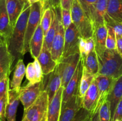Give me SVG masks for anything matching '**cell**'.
I'll use <instances>...</instances> for the list:
<instances>
[{
  "mask_svg": "<svg viewBox=\"0 0 122 121\" xmlns=\"http://www.w3.org/2000/svg\"><path fill=\"white\" fill-rule=\"evenodd\" d=\"M81 60L83 67L88 72L95 76V77L98 75L99 62L95 50L91 52L84 59H81Z\"/></svg>",
  "mask_w": 122,
  "mask_h": 121,
  "instance_id": "cell-26",
  "label": "cell"
},
{
  "mask_svg": "<svg viewBox=\"0 0 122 121\" xmlns=\"http://www.w3.org/2000/svg\"><path fill=\"white\" fill-rule=\"evenodd\" d=\"M107 27L106 23L95 26L94 28L93 39L95 43V50L97 53L106 49V40L107 37Z\"/></svg>",
  "mask_w": 122,
  "mask_h": 121,
  "instance_id": "cell-23",
  "label": "cell"
},
{
  "mask_svg": "<svg viewBox=\"0 0 122 121\" xmlns=\"http://www.w3.org/2000/svg\"><path fill=\"white\" fill-rule=\"evenodd\" d=\"M122 98V76L116 79L112 90L108 94L107 100L110 106L112 121L117 106Z\"/></svg>",
  "mask_w": 122,
  "mask_h": 121,
  "instance_id": "cell-21",
  "label": "cell"
},
{
  "mask_svg": "<svg viewBox=\"0 0 122 121\" xmlns=\"http://www.w3.org/2000/svg\"><path fill=\"white\" fill-rule=\"evenodd\" d=\"M98 99V90L94 78L83 99L82 100L81 106L82 107L89 111L91 113L93 114L97 112Z\"/></svg>",
  "mask_w": 122,
  "mask_h": 121,
  "instance_id": "cell-12",
  "label": "cell"
},
{
  "mask_svg": "<svg viewBox=\"0 0 122 121\" xmlns=\"http://www.w3.org/2000/svg\"><path fill=\"white\" fill-rule=\"evenodd\" d=\"M104 21L106 24L111 26L114 28L115 31L116 37H122V23L117 22L114 21L113 19H111L109 16L107 14L104 16Z\"/></svg>",
  "mask_w": 122,
  "mask_h": 121,
  "instance_id": "cell-34",
  "label": "cell"
},
{
  "mask_svg": "<svg viewBox=\"0 0 122 121\" xmlns=\"http://www.w3.org/2000/svg\"><path fill=\"white\" fill-rule=\"evenodd\" d=\"M8 100V94L0 99V119L2 121H5V111Z\"/></svg>",
  "mask_w": 122,
  "mask_h": 121,
  "instance_id": "cell-38",
  "label": "cell"
},
{
  "mask_svg": "<svg viewBox=\"0 0 122 121\" xmlns=\"http://www.w3.org/2000/svg\"><path fill=\"white\" fill-rule=\"evenodd\" d=\"M49 98L46 91L43 89L36 100L24 111L23 119L27 121H41L47 113Z\"/></svg>",
  "mask_w": 122,
  "mask_h": 121,
  "instance_id": "cell-5",
  "label": "cell"
},
{
  "mask_svg": "<svg viewBox=\"0 0 122 121\" xmlns=\"http://www.w3.org/2000/svg\"><path fill=\"white\" fill-rule=\"evenodd\" d=\"M63 88L61 87L53 99L49 103L47 110V121H59L61 109Z\"/></svg>",
  "mask_w": 122,
  "mask_h": 121,
  "instance_id": "cell-19",
  "label": "cell"
},
{
  "mask_svg": "<svg viewBox=\"0 0 122 121\" xmlns=\"http://www.w3.org/2000/svg\"><path fill=\"white\" fill-rule=\"evenodd\" d=\"M26 121V120L25 119H22V121Z\"/></svg>",
  "mask_w": 122,
  "mask_h": 121,
  "instance_id": "cell-51",
  "label": "cell"
},
{
  "mask_svg": "<svg viewBox=\"0 0 122 121\" xmlns=\"http://www.w3.org/2000/svg\"><path fill=\"white\" fill-rule=\"evenodd\" d=\"M30 11V4L27 2L13 28L10 37L7 42L8 51L13 58V66L14 64L15 65L19 59H21L20 57L24 56V40Z\"/></svg>",
  "mask_w": 122,
  "mask_h": 121,
  "instance_id": "cell-1",
  "label": "cell"
},
{
  "mask_svg": "<svg viewBox=\"0 0 122 121\" xmlns=\"http://www.w3.org/2000/svg\"><path fill=\"white\" fill-rule=\"evenodd\" d=\"M86 16L92 21L94 6L97 0H77Z\"/></svg>",
  "mask_w": 122,
  "mask_h": 121,
  "instance_id": "cell-32",
  "label": "cell"
},
{
  "mask_svg": "<svg viewBox=\"0 0 122 121\" xmlns=\"http://www.w3.org/2000/svg\"><path fill=\"white\" fill-rule=\"evenodd\" d=\"M61 21L66 30L73 23L71 10L61 9Z\"/></svg>",
  "mask_w": 122,
  "mask_h": 121,
  "instance_id": "cell-35",
  "label": "cell"
},
{
  "mask_svg": "<svg viewBox=\"0 0 122 121\" xmlns=\"http://www.w3.org/2000/svg\"><path fill=\"white\" fill-rule=\"evenodd\" d=\"M64 37L65 29L62 24L60 19L58 30L53 39L51 49V53L52 59L57 64L60 62L62 58L64 46Z\"/></svg>",
  "mask_w": 122,
  "mask_h": 121,
  "instance_id": "cell-11",
  "label": "cell"
},
{
  "mask_svg": "<svg viewBox=\"0 0 122 121\" xmlns=\"http://www.w3.org/2000/svg\"><path fill=\"white\" fill-rule=\"evenodd\" d=\"M44 32L40 23L33 34L29 44V52L33 58H37L40 55L44 45Z\"/></svg>",
  "mask_w": 122,
  "mask_h": 121,
  "instance_id": "cell-22",
  "label": "cell"
},
{
  "mask_svg": "<svg viewBox=\"0 0 122 121\" xmlns=\"http://www.w3.org/2000/svg\"><path fill=\"white\" fill-rule=\"evenodd\" d=\"M53 19V11L50 7H47L43 10L42 15L41 25L44 32V36H45L51 26Z\"/></svg>",
  "mask_w": 122,
  "mask_h": 121,
  "instance_id": "cell-30",
  "label": "cell"
},
{
  "mask_svg": "<svg viewBox=\"0 0 122 121\" xmlns=\"http://www.w3.org/2000/svg\"><path fill=\"white\" fill-rule=\"evenodd\" d=\"M48 80L45 90L48 93L49 98V103L52 101L56 94L61 87L62 78L60 70L58 65L56 69L50 74L47 75Z\"/></svg>",
  "mask_w": 122,
  "mask_h": 121,
  "instance_id": "cell-15",
  "label": "cell"
},
{
  "mask_svg": "<svg viewBox=\"0 0 122 121\" xmlns=\"http://www.w3.org/2000/svg\"><path fill=\"white\" fill-rule=\"evenodd\" d=\"M33 64H34L36 71V83H39V82L42 81L43 79L44 75L42 71V68L37 58H34Z\"/></svg>",
  "mask_w": 122,
  "mask_h": 121,
  "instance_id": "cell-39",
  "label": "cell"
},
{
  "mask_svg": "<svg viewBox=\"0 0 122 121\" xmlns=\"http://www.w3.org/2000/svg\"><path fill=\"white\" fill-rule=\"evenodd\" d=\"M107 14L114 21L122 23V0H108Z\"/></svg>",
  "mask_w": 122,
  "mask_h": 121,
  "instance_id": "cell-28",
  "label": "cell"
},
{
  "mask_svg": "<svg viewBox=\"0 0 122 121\" xmlns=\"http://www.w3.org/2000/svg\"><path fill=\"white\" fill-rule=\"evenodd\" d=\"M27 1H28V2H29L30 4L31 5L33 3H35V2H38V1H39V0H27Z\"/></svg>",
  "mask_w": 122,
  "mask_h": 121,
  "instance_id": "cell-47",
  "label": "cell"
},
{
  "mask_svg": "<svg viewBox=\"0 0 122 121\" xmlns=\"http://www.w3.org/2000/svg\"><path fill=\"white\" fill-rule=\"evenodd\" d=\"M112 121H122L121 120H119V119H115V120H113Z\"/></svg>",
  "mask_w": 122,
  "mask_h": 121,
  "instance_id": "cell-50",
  "label": "cell"
},
{
  "mask_svg": "<svg viewBox=\"0 0 122 121\" xmlns=\"http://www.w3.org/2000/svg\"><path fill=\"white\" fill-rule=\"evenodd\" d=\"M42 81L35 84L28 83L26 86L20 88L19 100L23 106L24 111L27 110L39 97L42 90Z\"/></svg>",
  "mask_w": 122,
  "mask_h": 121,
  "instance_id": "cell-8",
  "label": "cell"
},
{
  "mask_svg": "<svg viewBox=\"0 0 122 121\" xmlns=\"http://www.w3.org/2000/svg\"><path fill=\"white\" fill-rule=\"evenodd\" d=\"M9 76H5L0 81V99L8 94V90L10 89Z\"/></svg>",
  "mask_w": 122,
  "mask_h": 121,
  "instance_id": "cell-37",
  "label": "cell"
},
{
  "mask_svg": "<svg viewBox=\"0 0 122 121\" xmlns=\"http://www.w3.org/2000/svg\"><path fill=\"white\" fill-rule=\"evenodd\" d=\"M82 69H83V65L81 59L73 76L69 82L66 87L63 90L61 106L65 104L73 96L77 94L81 76H82Z\"/></svg>",
  "mask_w": 122,
  "mask_h": 121,
  "instance_id": "cell-10",
  "label": "cell"
},
{
  "mask_svg": "<svg viewBox=\"0 0 122 121\" xmlns=\"http://www.w3.org/2000/svg\"><path fill=\"white\" fill-rule=\"evenodd\" d=\"M0 121H2V120L1 119H0Z\"/></svg>",
  "mask_w": 122,
  "mask_h": 121,
  "instance_id": "cell-52",
  "label": "cell"
},
{
  "mask_svg": "<svg viewBox=\"0 0 122 121\" xmlns=\"http://www.w3.org/2000/svg\"><path fill=\"white\" fill-rule=\"evenodd\" d=\"M99 110L95 112L93 114L91 113L92 115V121H100V118H99Z\"/></svg>",
  "mask_w": 122,
  "mask_h": 121,
  "instance_id": "cell-44",
  "label": "cell"
},
{
  "mask_svg": "<svg viewBox=\"0 0 122 121\" xmlns=\"http://www.w3.org/2000/svg\"><path fill=\"white\" fill-rule=\"evenodd\" d=\"M97 54L99 62L98 75L108 76L115 79L122 76V57L116 50L106 48Z\"/></svg>",
  "mask_w": 122,
  "mask_h": 121,
  "instance_id": "cell-2",
  "label": "cell"
},
{
  "mask_svg": "<svg viewBox=\"0 0 122 121\" xmlns=\"http://www.w3.org/2000/svg\"><path fill=\"white\" fill-rule=\"evenodd\" d=\"M13 66V60L9 52L6 42L0 43V81L10 75Z\"/></svg>",
  "mask_w": 122,
  "mask_h": 121,
  "instance_id": "cell-13",
  "label": "cell"
},
{
  "mask_svg": "<svg viewBox=\"0 0 122 121\" xmlns=\"http://www.w3.org/2000/svg\"><path fill=\"white\" fill-rule=\"evenodd\" d=\"M26 75V67L22 59H19L14 67L13 78L10 84V88L19 91L23 78Z\"/></svg>",
  "mask_w": 122,
  "mask_h": 121,
  "instance_id": "cell-25",
  "label": "cell"
},
{
  "mask_svg": "<svg viewBox=\"0 0 122 121\" xmlns=\"http://www.w3.org/2000/svg\"><path fill=\"white\" fill-rule=\"evenodd\" d=\"M81 107V102L79 100L76 94L61 106L59 121H71Z\"/></svg>",
  "mask_w": 122,
  "mask_h": 121,
  "instance_id": "cell-14",
  "label": "cell"
},
{
  "mask_svg": "<svg viewBox=\"0 0 122 121\" xmlns=\"http://www.w3.org/2000/svg\"><path fill=\"white\" fill-rule=\"evenodd\" d=\"M5 2L10 24L14 28L28 1L27 0H5Z\"/></svg>",
  "mask_w": 122,
  "mask_h": 121,
  "instance_id": "cell-17",
  "label": "cell"
},
{
  "mask_svg": "<svg viewBox=\"0 0 122 121\" xmlns=\"http://www.w3.org/2000/svg\"><path fill=\"white\" fill-rule=\"evenodd\" d=\"M26 77L27 80H29V84L36 83V71L33 62H30L27 64L26 68Z\"/></svg>",
  "mask_w": 122,
  "mask_h": 121,
  "instance_id": "cell-36",
  "label": "cell"
},
{
  "mask_svg": "<svg viewBox=\"0 0 122 121\" xmlns=\"http://www.w3.org/2000/svg\"><path fill=\"white\" fill-rule=\"evenodd\" d=\"M108 0H97L93 8L92 23L95 26L105 24L104 16L107 13Z\"/></svg>",
  "mask_w": 122,
  "mask_h": 121,
  "instance_id": "cell-24",
  "label": "cell"
},
{
  "mask_svg": "<svg viewBox=\"0 0 122 121\" xmlns=\"http://www.w3.org/2000/svg\"><path fill=\"white\" fill-rule=\"evenodd\" d=\"M41 121H47V113L44 116V117H43V119H42Z\"/></svg>",
  "mask_w": 122,
  "mask_h": 121,
  "instance_id": "cell-48",
  "label": "cell"
},
{
  "mask_svg": "<svg viewBox=\"0 0 122 121\" xmlns=\"http://www.w3.org/2000/svg\"><path fill=\"white\" fill-rule=\"evenodd\" d=\"M115 119H119L122 121V98L117 106L112 121Z\"/></svg>",
  "mask_w": 122,
  "mask_h": 121,
  "instance_id": "cell-41",
  "label": "cell"
},
{
  "mask_svg": "<svg viewBox=\"0 0 122 121\" xmlns=\"http://www.w3.org/2000/svg\"><path fill=\"white\" fill-rule=\"evenodd\" d=\"M37 59L41 66L44 75H47L51 73L58 64L52 59L51 51L48 49L44 42L40 55Z\"/></svg>",
  "mask_w": 122,
  "mask_h": 121,
  "instance_id": "cell-18",
  "label": "cell"
},
{
  "mask_svg": "<svg viewBox=\"0 0 122 121\" xmlns=\"http://www.w3.org/2000/svg\"><path fill=\"white\" fill-rule=\"evenodd\" d=\"M72 22L78 30L81 37L88 39L93 36L94 26L86 16L77 0H73L71 8Z\"/></svg>",
  "mask_w": 122,
  "mask_h": 121,
  "instance_id": "cell-3",
  "label": "cell"
},
{
  "mask_svg": "<svg viewBox=\"0 0 122 121\" xmlns=\"http://www.w3.org/2000/svg\"><path fill=\"white\" fill-rule=\"evenodd\" d=\"M39 1H40L41 3L42 6L43 8V10H44V9H45V8H46V7H47L49 0H39Z\"/></svg>",
  "mask_w": 122,
  "mask_h": 121,
  "instance_id": "cell-45",
  "label": "cell"
},
{
  "mask_svg": "<svg viewBox=\"0 0 122 121\" xmlns=\"http://www.w3.org/2000/svg\"><path fill=\"white\" fill-rule=\"evenodd\" d=\"M89 114V111L82 107L71 121H84Z\"/></svg>",
  "mask_w": 122,
  "mask_h": 121,
  "instance_id": "cell-40",
  "label": "cell"
},
{
  "mask_svg": "<svg viewBox=\"0 0 122 121\" xmlns=\"http://www.w3.org/2000/svg\"><path fill=\"white\" fill-rule=\"evenodd\" d=\"M95 76L88 72L84 68L82 69V76H81V81L77 92V97L80 102L82 103V100L85 95L86 93L88 91L89 86L94 81Z\"/></svg>",
  "mask_w": 122,
  "mask_h": 121,
  "instance_id": "cell-27",
  "label": "cell"
},
{
  "mask_svg": "<svg viewBox=\"0 0 122 121\" xmlns=\"http://www.w3.org/2000/svg\"><path fill=\"white\" fill-rule=\"evenodd\" d=\"M116 51L122 57V37H116Z\"/></svg>",
  "mask_w": 122,
  "mask_h": 121,
  "instance_id": "cell-43",
  "label": "cell"
},
{
  "mask_svg": "<svg viewBox=\"0 0 122 121\" xmlns=\"http://www.w3.org/2000/svg\"><path fill=\"white\" fill-rule=\"evenodd\" d=\"M80 60L81 55L79 53H77L63 58L57 64L61 74V87L63 88L66 87L69 82L73 76Z\"/></svg>",
  "mask_w": 122,
  "mask_h": 121,
  "instance_id": "cell-6",
  "label": "cell"
},
{
  "mask_svg": "<svg viewBox=\"0 0 122 121\" xmlns=\"http://www.w3.org/2000/svg\"><path fill=\"white\" fill-rule=\"evenodd\" d=\"M42 12L43 8L40 1L30 5V11L27 21L24 40V55L30 51V42L36 30L41 23Z\"/></svg>",
  "mask_w": 122,
  "mask_h": 121,
  "instance_id": "cell-4",
  "label": "cell"
},
{
  "mask_svg": "<svg viewBox=\"0 0 122 121\" xmlns=\"http://www.w3.org/2000/svg\"><path fill=\"white\" fill-rule=\"evenodd\" d=\"M106 25L108 30L106 44V48L109 50H116V35L115 31L113 27Z\"/></svg>",
  "mask_w": 122,
  "mask_h": 121,
  "instance_id": "cell-31",
  "label": "cell"
},
{
  "mask_svg": "<svg viewBox=\"0 0 122 121\" xmlns=\"http://www.w3.org/2000/svg\"><path fill=\"white\" fill-rule=\"evenodd\" d=\"M79 49L81 58L84 59L91 52L95 50V43L93 37L88 39L80 37Z\"/></svg>",
  "mask_w": 122,
  "mask_h": 121,
  "instance_id": "cell-29",
  "label": "cell"
},
{
  "mask_svg": "<svg viewBox=\"0 0 122 121\" xmlns=\"http://www.w3.org/2000/svg\"><path fill=\"white\" fill-rule=\"evenodd\" d=\"M95 80L98 90L99 99L97 111L100 110L101 105L107 100L108 94L112 90L116 79L103 75H98L95 77Z\"/></svg>",
  "mask_w": 122,
  "mask_h": 121,
  "instance_id": "cell-9",
  "label": "cell"
},
{
  "mask_svg": "<svg viewBox=\"0 0 122 121\" xmlns=\"http://www.w3.org/2000/svg\"><path fill=\"white\" fill-rule=\"evenodd\" d=\"M19 101V91L10 88L8 91V100L5 111V118L7 121H16Z\"/></svg>",
  "mask_w": 122,
  "mask_h": 121,
  "instance_id": "cell-20",
  "label": "cell"
},
{
  "mask_svg": "<svg viewBox=\"0 0 122 121\" xmlns=\"http://www.w3.org/2000/svg\"><path fill=\"white\" fill-rule=\"evenodd\" d=\"M73 0H61V8L62 9L71 10Z\"/></svg>",
  "mask_w": 122,
  "mask_h": 121,
  "instance_id": "cell-42",
  "label": "cell"
},
{
  "mask_svg": "<svg viewBox=\"0 0 122 121\" xmlns=\"http://www.w3.org/2000/svg\"><path fill=\"white\" fill-rule=\"evenodd\" d=\"M13 30L6 8L5 0H0V37L7 42Z\"/></svg>",
  "mask_w": 122,
  "mask_h": 121,
  "instance_id": "cell-16",
  "label": "cell"
},
{
  "mask_svg": "<svg viewBox=\"0 0 122 121\" xmlns=\"http://www.w3.org/2000/svg\"><path fill=\"white\" fill-rule=\"evenodd\" d=\"M99 118L100 121H111L110 106L107 100L105 101L100 107L99 110Z\"/></svg>",
  "mask_w": 122,
  "mask_h": 121,
  "instance_id": "cell-33",
  "label": "cell"
},
{
  "mask_svg": "<svg viewBox=\"0 0 122 121\" xmlns=\"http://www.w3.org/2000/svg\"><path fill=\"white\" fill-rule=\"evenodd\" d=\"M84 121H92V115L91 114V113L90 114L88 115V117L85 119V120Z\"/></svg>",
  "mask_w": 122,
  "mask_h": 121,
  "instance_id": "cell-46",
  "label": "cell"
},
{
  "mask_svg": "<svg viewBox=\"0 0 122 121\" xmlns=\"http://www.w3.org/2000/svg\"><path fill=\"white\" fill-rule=\"evenodd\" d=\"M4 42H5V41H4V40L3 39H2V38L0 37V43H1Z\"/></svg>",
  "mask_w": 122,
  "mask_h": 121,
  "instance_id": "cell-49",
  "label": "cell"
},
{
  "mask_svg": "<svg viewBox=\"0 0 122 121\" xmlns=\"http://www.w3.org/2000/svg\"><path fill=\"white\" fill-rule=\"evenodd\" d=\"M81 36L77 28L72 23L65 30L64 46L61 59L79 53V44Z\"/></svg>",
  "mask_w": 122,
  "mask_h": 121,
  "instance_id": "cell-7",
  "label": "cell"
}]
</instances>
